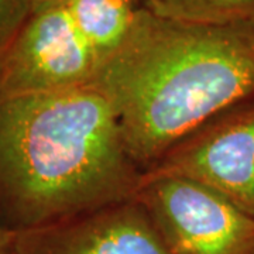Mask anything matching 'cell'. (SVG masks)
Masks as SVG:
<instances>
[{"label":"cell","mask_w":254,"mask_h":254,"mask_svg":"<svg viewBox=\"0 0 254 254\" xmlns=\"http://www.w3.org/2000/svg\"><path fill=\"white\" fill-rule=\"evenodd\" d=\"M144 171L212 119L254 100V24H199L140 7L88 82Z\"/></svg>","instance_id":"obj_1"},{"label":"cell","mask_w":254,"mask_h":254,"mask_svg":"<svg viewBox=\"0 0 254 254\" xmlns=\"http://www.w3.org/2000/svg\"><path fill=\"white\" fill-rule=\"evenodd\" d=\"M143 170L89 83L0 103V226L30 230L134 198Z\"/></svg>","instance_id":"obj_2"},{"label":"cell","mask_w":254,"mask_h":254,"mask_svg":"<svg viewBox=\"0 0 254 254\" xmlns=\"http://www.w3.org/2000/svg\"><path fill=\"white\" fill-rule=\"evenodd\" d=\"M134 199L173 254H254V218L198 182L143 173Z\"/></svg>","instance_id":"obj_3"},{"label":"cell","mask_w":254,"mask_h":254,"mask_svg":"<svg viewBox=\"0 0 254 254\" xmlns=\"http://www.w3.org/2000/svg\"><path fill=\"white\" fill-rule=\"evenodd\" d=\"M96 66L65 4L33 13L0 57V103L86 85Z\"/></svg>","instance_id":"obj_4"},{"label":"cell","mask_w":254,"mask_h":254,"mask_svg":"<svg viewBox=\"0 0 254 254\" xmlns=\"http://www.w3.org/2000/svg\"><path fill=\"white\" fill-rule=\"evenodd\" d=\"M143 173L198 182L254 218V100L212 119Z\"/></svg>","instance_id":"obj_5"},{"label":"cell","mask_w":254,"mask_h":254,"mask_svg":"<svg viewBox=\"0 0 254 254\" xmlns=\"http://www.w3.org/2000/svg\"><path fill=\"white\" fill-rule=\"evenodd\" d=\"M14 254H173L134 198L48 226L13 232Z\"/></svg>","instance_id":"obj_6"},{"label":"cell","mask_w":254,"mask_h":254,"mask_svg":"<svg viewBox=\"0 0 254 254\" xmlns=\"http://www.w3.org/2000/svg\"><path fill=\"white\" fill-rule=\"evenodd\" d=\"M141 6L143 0H66L65 3L98 65L122 46Z\"/></svg>","instance_id":"obj_7"},{"label":"cell","mask_w":254,"mask_h":254,"mask_svg":"<svg viewBox=\"0 0 254 254\" xmlns=\"http://www.w3.org/2000/svg\"><path fill=\"white\" fill-rule=\"evenodd\" d=\"M161 17L199 24H254V0H143Z\"/></svg>","instance_id":"obj_8"},{"label":"cell","mask_w":254,"mask_h":254,"mask_svg":"<svg viewBox=\"0 0 254 254\" xmlns=\"http://www.w3.org/2000/svg\"><path fill=\"white\" fill-rule=\"evenodd\" d=\"M33 14L31 0H0V57Z\"/></svg>","instance_id":"obj_9"},{"label":"cell","mask_w":254,"mask_h":254,"mask_svg":"<svg viewBox=\"0 0 254 254\" xmlns=\"http://www.w3.org/2000/svg\"><path fill=\"white\" fill-rule=\"evenodd\" d=\"M0 254H14L13 232L0 226Z\"/></svg>","instance_id":"obj_10"},{"label":"cell","mask_w":254,"mask_h":254,"mask_svg":"<svg viewBox=\"0 0 254 254\" xmlns=\"http://www.w3.org/2000/svg\"><path fill=\"white\" fill-rule=\"evenodd\" d=\"M65 3H66V0H31L33 13L53 9V7H57V6H63Z\"/></svg>","instance_id":"obj_11"}]
</instances>
